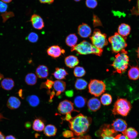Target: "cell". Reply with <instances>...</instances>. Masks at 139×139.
I'll list each match as a JSON object with an SVG mask.
<instances>
[{"instance_id": "obj_1", "label": "cell", "mask_w": 139, "mask_h": 139, "mask_svg": "<svg viewBox=\"0 0 139 139\" xmlns=\"http://www.w3.org/2000/svg\"><path fill=\"white\" fill-rule=\"evenodd\" d=\"M92 121L91 117L80 113L72 117L68 121L69 126L74 135L81 136L88 131Z\"/></svg>"}, {"instance_id": "obj_2", "label": "cell", "mask_w": 139, "mask_h": 139, "mask_svg": "<svg viewBox=\"0 0 139 139\" xmlns=\"http://www.w3.org/2000/svg\"><path fill=\"white\" fill-rule=\"evenodd\" d=\"M127 54V51L124 49L115 56L112 63L110 65L115 70L114 73H117L121 74L126 71L129 61Z\"/></svg>"}, {"instance_id": "obj_3", "label": "cell", "mask_w": 139, "mask_h": 139, "mask_svg": "<svg viewBox=\"0 0 139 139\" xmlns=\"http://www.w3.org/2000/svg\"><path fill=\"white\" fill-rule=\"evenodd\" d=\"M74 51L80 55L93 54L99 56L101 55L103 51L102 49L96 47L85 40L72 47L71 51Z\"/></svg>"}, {"instance_id": "obj_4", "label": "cell", "mask_w": 139, "mask_h": 139, "mask_svg": "<svg viewBox=\"0 0 139 139\" xmlns=\"http://www.w3.org/2000/svg\"><path fill=\"white\" fill-rule=\"evenodd\" d=\"M131 108L130 102L126 99H118L115 102L112 110L114 115H119L123 116L127 115Z\"/></svg>"}, {"instance_id": "obj_5", "label": "cell", "mask_w": 139, "mask_h": 139, "mask_svg": "<svg viewBox=\"0 0 139 139\" xmlns=\"http://www.w3.org/2000/svg\"><path fill=\"white\" fill-rule=\"evenodd\" d=\"M126 39L117 32L109 37L108 41L111 44L113 52L118 53L124 49L127 46Z\"/></svg>"}, {"instance_id": "obj_6", "label": "cell", "mask_w": 139, "mask_h": 139, "mask_svg": "<svg viewBox=\"0 0 139 139\" xmlns=\"http://www.w3.org/2000/svg\"><path fill=\"white\" fill-rule=\"evenodd\" d=\"M89 92L95 97H98L104 93L106 90V85L102 81L91 79L88 85Z\"/></svg>"}, {"instance_id": "obj_7", "label": "cell", "mask_w": 139, "mask_h": 139, "mask_svg": "<svg viewBox=\"0 0 139 139\" xmlns=\"http://www.w3.org/2000/svg\"><path fill=\"white\" fill-rule=\"evenodd\" d=\"M106 36V34L102 33L99 29H95L90 38L93 45L98 48L102 49L108 44Z\"/></svg>"}, {"instance_id": "obj_8", "label": "cell", "mask_w": 139, "mask_h": 139, "mask_svg": "<svg viewBox=\"0 0 139 139\" xmlns=\"http://www.w3.org/2000/svg\"><path fill=\"white\" fill-rule=\"evenodd\" d=\"M73 103L71 101L67 100L61 101L59 104L57 109L59 112L63 115L71 113L73 111L79 112L74 109Z\"/></svg>"}, {"instance_id": "obj_9", "label": "cell", "mask_w": 139, "mask_h": 139, "mask_svg": "<svg viewBox=\"0 0 139 139\" xmlns=\"http://www.w3.org/2000/svg\"><path fill=\"white\" fill-rule=\"evenodd\" d=\"M117 134L112 128L111 125L108 124H105L102 125L99 129L95 133V135L97 136H100L101 137L105 136H114Z\"/></svg>"}, {"instance_id": "obj_10", "label": "cell", "mask_w": 139, "mask_h": 139, "mask_svg": "<svg viewBox=\"0 0 139 139\" xmlns=\"http://www.w3.org/2000/svg\"><path fill=\"white\" fill-rule=\"evenodd\" d=\"M65 52V50L62 49L60 46L57 45H54L50 47L47 50L48 55L54 58L59 57L62 54Z\"/></svg>"}, {"instance_id": "obj_11", "label": "cell", "mask_w": 139, "mask_h": 139, "mask_svg": "<svg viewBox=\"0 0 139 139\" xmlns=\"http://www.w3.org/2000/svg\"><path fill=\"white\" fill-rule=\"evenodd\" d=\"M111 125L113 129L116 132L124 131L126 129L127 126L126 121L121 118H117L113 121Z\"/></svg>"}, {"instance_id": "obj_12", "label": "cell", "mask_w": 139, "mask_h": 139, "mask_svg": "<svg viewBox=\"0 0 139 139\" xmlns=\"http://www.w3.org/2000/svg\"><path fill=\"white\" fill-rule=\"evenodd\" d=\"M30 21L35 29L41 30L44 27V23L42 18L39 15L34 14L31 16Z\"/></svg>"}, {"instance_id": "obj_13", "label": "cell", "mask_w": 139, "mask_h": 139, "mask_svg": "<svg viewBox=\"0 0 139 139\" xmlns=\"http://www.w3.org/2000/svg\"><path fill=\"white\" fill-rule=\"evenodd\" d=\"M78 32L81 37L86 38L91 35V30L90 27L88 25L85 23H83L79 26Z\"/></svg>"}, {"instance_id": "obj_14", "label": "cell", "mask_w": 139, "mask_h": 139, "mask_svg": "<svg viewBox=\"0 0 139 139\" xmlns=\"http://www.w3.org/2000/svg\"><path fill=\"white\" fill-rule=\"evenodd\" d=\"M87 106L88 109L93 111H95L98 110L101 106L100 101L98 98H92L88 101Z\"/></svg>"}, {"instance_id": "obj_15", "label": "cell", "mask_w": 139, "mask_h": 139, "mask_svg": "<svg viewBox=\"0 0 139 139\" xmlns=\"http://www.w3.org/2000/svg\"><path fill=\"white\" fill-rule=\"evenodd\" d=\"M36 73L37 76L40 78H46L49 75L48 68L45 65H39L36 69Z\"/></svg>"}, {"instance_id": "obj_16", "label": "cell", "mask_w": 139, "mask_h": 139, "mask_svg": "<svg viewBox=\"0 0 139 139\" xmlns=\"http://www.w3.org/2000/svg\"><path fill=\"white\" fill-rule=\"evenodd\" d=\"M21 104V102L18 98L12 96L8 98L7 103V106L10 109H14L19 108Z\"/></svg>"}, {"instance_id": "obj_17", "label": "cell", "mask_w": 139, "mask_h": 139, "mask_svg": "<svg viewBox=\"0 0 139 139\" xmlns=\"http://www.w3.org/2000/svg\"><path fill=\"white\" fill-rule=\"evenodd\" d=\"M54 89L56 91V95H59L64 92L66 88V83L60 80H56L54 81L53 85Z\"/></svg>"}, {"instance_id": "obj_18", "label": "cell", "mask_w": 139, "mask_h": 139, "mask_svg": "<svg viewBox=\"0 0 139 139\" xmlns=\"http://www.w3.org/2000/svg\"><path fill=\"white\" fill-rule=\"evenodd\" d=\"M64 62L66 66L71 68H74L79 63V60L74 55H71L66 57Z\"/></svg>"}, {"instance_id": "obj_19", "label": "cell", "mask_w": 139, "mask_h": 139, "mask_svg": "<svg viewBox=\"0 0 139 139\" xmlns=\"http://www.w3.org/2000/svg\"><path fill=\"white\" fill-rule=\"evenodd\" d=\"M131 30V27L129 25L124 23H122L118 27V33L126 39V37L129 34Z\"/></svg>"}, {"instance_id": "obj_20", "label": "cell", "mask_w": 139, "mask_h": 139, "mask_svg": "<svg viewBox=\"0 0 139 139\" xmlns=\"http://www.w3.org/2000/svg\"><path fill=\"white\" fill-rule=\"evenodd\" d=\"M68 74L67 72L64 68L58 67L55 68V71L52 74L56 79L58 80L65 79Z\"/></svg>"}, {"instance_id": "obj_21", "label": "cell", "mask_w": 139, "mask_h": 139, "mask_svg": "<svg viewBox=\"0 0 139 139\" xmlns=\"http://www.w3.org/2000/svg\"><path fill=\"white\" fill-rule=\"evenodd\" d=\"M14 81L11 78H6L1 81V85L2 88L6 90H11L14 85Z\"/></svg>"}, {"instance_id": "obj_22", "label": "cell", "mask_w": 139, "mask_h": 139, "mask_svg": "<svg viewBox=\"0 0 139 139\" xmlns=\"http://www.w3.org/2000/svg\"><path fill=\"white\" fill-rule=\"evenodd\" d=\"M128 75L130 79H138L139 78V67L137 66H131L128 71Z\"/></svg>"}, {"instance_id": "obj_23", "label": "cell", "mask_w": 139, "mask_h": 139, "mask_svg": "<svg viewBox=\"0 0 139 139\" xmlns=\"http://www.w3.org/2000/svg\"><path fill=\"white\" fill-rule=\"evenodd\" d=\"M122 133L127 139H135L138 135L137 131L134 128L132 127L128 128Z\"/></svg>"}, {"instance_id": "obj_24", "label": "cell", "mask_w": 139, "mask_h": 139, "mask_svg": "<svg viewBox=\"0 0 139 139\" xmlns=\"http://www.w3.org/2000/svg\"><path fill=\"white\" fill-rule=\"evenodd\" d=\"M57 132V129L54 125L48 124L46 125L44 130V134L48 137L55 136Z\"/></svg>"}, {"instance_id": "obj_25", "label": "cell", "mask_w": 139, "mask_h": 139, "mask_svg": "<svg viewBox=\"0 0 139 139\" xmlns=\"http://www.w3.org/2000/svg\"><path fill=\"white\" fill-rule=\"evenodd\" d=\"M77 40V37L75 34H71L66 37L65 42L68 46L72 48L76 45Z\"/></svg>"}, {"instance_id": "obj_26", "label": "cell", "mask_w": 139, "mask_h": 139, "mask_svg": "<svg viewBox=\"0 0 139 139\" xmlns=\"http://www.w3.org/2000/svg\"><path fill=\"white\" fill-rule=\"evenodd\" d=\"M45 127L44 123L41 119L37 118L34 120L32 125V128L34 130L41 132L44 130Z\"/></svg>"}, {"instance_id": "obj_27", "label": "cell", "mask_w": 139, "mask_h": 139, "mask_svg": "<svg viewBox=\"0 0 139 139\" xmlns=\"http://www.w3.org/2000/svg\"><path fill=\"white\" fill-rule=\"evenodd\" d=\"M37 78L34 73H29L25 76V81L28 85H35L37 82Z\"/></svg>"}, {"instance_id": "obj_28", "label": "cell", "mask_w": 139, "mask_h": 139, "mask_svg": "<svg viewBox=\"0 0 139 139\" xmlns=\"http://www.w3.org/2000/svg\"><path fill=\"white\" fill-rule=\"evenodd\" d=\"M27 101L31 106L35 107L39 103L40 100L39 98L36 95H31L28 96L27 98Z\"/></svg>"}, {"instance_id": "obj_29", "label": "cell", "mask_w": 139, "mask_h": 139, "mask_svg": "<svg viewBox=\"0 0 139 139\" xmlns=\"http://www.w3.org/2000/svg\"><path fill=\"white\" fill-rule=\"evenodd\" d=\"M87 82L83 79H77L75 84V88L78 90H82L85 89L87 85Z\"/></svg>"}, {"instance_id": "obj_30", "label": "cell", "mask_w": 139, "mask_h": 139, "mask_svg": "<svg viewBox=\"0 0 139 139\" xmlns=\"http://www.w3.org/2000/svg\"><path fill=\"white\" fill-rule=\"evenodd\" d=\"M74 103L75 106L79 108H81L85 105L86 100L85 98L81 96L76 97L74 99Z\"/></svg>"}, {"instance_id": "obj_31", "label": "cell", "mask_w": 139, "mask_h": 139, "mask_svg": "<svg viewBox=\"0 0 139 139\" xmlns=\"http://www.w3.org/2000/svg\"><path fill=\"white\" fill-rule=\"evenodd\" d=\"M112 100L111 95L107 93L103 94L100 98L101 103L105 106H108L110 105L112 102Z\"/></svg>"}, {"instance_id": "obj_32", "label": "cell", "mask_w": 139, "mask_h": 139, "mask_svg": "<svg viewBox=\"0 0 139 139\" xmlns=\"http://www.w3.org/2000/svg\"><path fill=\"white\" fill-rule=\"evenodd\" d=\"M74 75L76 77H81L85 75L86 72L84 68L81 66L76 67L73 71Z\"/></svg>"}, {"instance_id": "obj_33", "label": "cell", "mask_w": 139, "mask_h": 139, "mask_svg": "<svg viewBox=\"0 0 139 139\" xmlns=\"http://www.w3.org/2000/svg\"><path fill=\"white\" fill-rule=\"evenodd\" d=\"M54 81L50 79H47L45 82L42 83L40 86V88H45L50 90L53 86Z\"/></svg>"}, {"instance_id": "obj_34", "label": "cell", "mask_w": 139, "mask_h": 139, "mask_svg": "<svg viewBox=\"0 0 139 139\" xmlns=\"http://www.w3.org/2000/svg\"><path fill=\"white\" fill-rule=\"evenodd\" d=\"M27 39L29 41L31 42H36L38 39V34L34 32H31L30 33L27 37Z\"/></svg>"}, {"instance_id": "obj_35", "label": "cell", "mask_w": 139, "mask_h": 139, "mask_svg": "<svg viewBox=\"0 0 139 139\" xmlns=\"http://www.w3.org/2000/svg\"><path fill=\"white\" fill-rule=\"evenodd\" d=\"M85 4L86 6L90 8H94L97 5V0H86Z\"/></svg>"}, {"instance_id": "obj_36", "label": "cell", "mask_w": 139, "mask_h": 139, "mask_svg": "<svg viewBox=\"0 0 139 139\" xmlns=\"http://www.w3.org/2000/svg\"><path fill=\"white\" fill-rule=\"evenodd\" d=\"M14 13L12 12H5L4 13L1 15V16L3 19V21L5 22L7 19L9 18L14 16Z\"/></svg>"}, {"instance_id": "obj_37", "label": "cell", "mask_w": 139, "mask_h": 139, "mask_svg": "<svg viewBox=\"0 0 139 139\" xmlns=\"http://www.w3.org/2000/svg\"><path fill=\"white\" fill-rule=\"evenodd\" d=\"M131 11L132 15H139V0H137L136 7H133Z\"/></svg>"}, {"instance_id": "obj_38", "label": "cell", "mask_w": 139, "mask_h": 139, "mask_svg": "<svg viewBox=\"0 0 139 139\" xmlns=\"http://www.w3.org/2000/svg\"><path fill=\"white\" fill-rule=\"evenodd\" d=\"M63 136L65 138H68L74 136V134L71 131L66 130L62 133Z\"/></svg>"}, {"instance_id": "obj_39", "label": "cell", "mask_w": 139, "mask_h": 139, "mask_svg": "<svg viewBox=\"0 0 139 139\" xmlns=\"http://www.w3.org/2000/svg\"><path fill=\"white\" fill-rule=\"evenodd\" d=\"M93 23L95 27L98 25H101V23L99 18L95 15H93Z\"/></svg>"}, {"instance_id": "obj_40", "label": "cell", "mask_w": 139, "mask_h": 139, "mask_svg": "<svg viewBox=\"0 0 139 139\" xmlns=\"http://www.w3.org/2000/svg\"><path fill=\"white\" fill-rule=\"evenodd\" d=\"M8 6L5 3L1 1H0V12H4L6 11Z\"/></svg>"}, {"instance_id": "obj_41", "label": "cell", "mask_w": 139, "mask_h": 139, "mask_svg": "<svg viewBox=\"0 0 139 139\" xmlns=\"http://www.w3.org/2000/svg\"><path fill=\"white\" fill-rule=\"evenodd\" d=\"M91 137L89 135H81L76 137H73L70 139H91Z\"/></svg>"}, {"instance_id": "obj_42", "label": "cell", "mask_w": 139, "mask_h": 139, "mask_svg": "<svg viewBox=\"0 0 139 139\" xmlns=\"http://www.w3.org/2000/svg\"><path fill=\"white\" fill-rule=\"evenodd\" d=\"M121 135V134H118L115 137L114 136H105L101 137V139H118Z\"/></svg>"}, {"instance_id": "obj_43", "label": "cell", "mask_w": 139, "mask_h": 139, "mask_svg": "<svg viewBox=\"0 0 139 139\" xmlns=\"http://www.w3.org/2000/svg\"><path fill=\"white\" fill-rule=\"evenodd\" d=\"M65 94L68 97H71L73 95V91L72 90H68L66 91Z\"/></svg>"}, {"instance_id": "obj_44", "label": "cell", "mask_w": 139, "mask_h": 139, "mask_svg": "<svg viewBox=\"0 0 139 139\" xmlns=\"http://www.w3.org/2000/svg\"><path fill=\"white\" fill-rule=\"evenodd\" d=\"M40 2L42 3H48L50 4L52 3L54 1L53 0H39Z\"/></svg>"}, {"instance_id": "obj_45", "label": "cell", "mask_w": 139, "mask_h": 139, "mask_svg": "<svg viewBox=\"0 0 139 139\" xmlns=\"http://www.w3.org/2000/svg\"><path fill=\"white\" fill-rule=\"evenodd\" d=\"M72 117L71 116V113H68L66 114L65 118L66 120L69 121L71 120Z\"/></svg>"}, {"instance_id": "obj_46", "label": "cell", "mask_w": 139, "mask_h": 139, "mask_svg": "<svg viewBox=\"0 0 139 139\" xmlns=\"http://www.w3.org/2000/svg\"><path fill=\"white\" fill-rule=\"evenodd\" d=\"M31 124L29 122H27L25 124V127L27 129L30 128L31 127Z\"/></svg>"}, {"instance_id": "obj_47", "label": "cell", "mask_w": 139, "mask_h": 139, "mask_svg": "<svg viewBox=\"0 0 139 139\" xmlns=\"http://www.w3.org/2000/svg\"><path fill=\"white\" fill-rule=\"evenodd\" d=\"M50 94V99H51L52 98L54 97L55 95V92L54 90H53L51 92H50L49 93Z\"/></svg>"}, {"instance_id": "obj_48", "label": "cell", "mask_w": 139, "mask_h": 139, "mask_svg": "<svg viewBox=\"0 0 139 139\" xmlns=\"http://www.w3.org/2000/svg\"><path fill=\"white\" fill-rule=\"evenodd\" d=\"M5 139H16L12 135H9L7 136L5 138Z\"/></svg>"}, {"instance_id": "obj_49", "label": "cell", "mask_w": 139, "mask_h": 139, "mask_svg": "<svg viewBox=\"0 0 139 139\" xmlns=\"http://www.w3.org/2000/svg\"><path fill=\"white\" fill-rule=\"evenodd\" d=\"M118 139H127L126 137L124 135H121Z\"/></svg>"}, {"instance_id": "obj_50", "label": "cell", "mask_w": 139, "mask_h": 139, "mask_svg": "<svg viewBox=\"0 0 139 139\" xmlns=\"http://www.w3.org/2000/svg\"><path fill=\"white\" fill-rule=\"evenodd\" d=\"M5 138L4 135L0 131V139H5Z\"/></svg>"}, {"instance_id": "obj_51", "label": "cell", "mask_w": 139, "mask_h": 139, "mask_svg": "<svg viewBox=\"0 0 139 139\" xmlns=\"http://www.w3.org/2000/svg\"><path fill=\"white\" fill-rule=\"evenodd\" d=\"M1 1L5 3H8L11 2L12 0H1Z\"/></svg>"}, {"instance_id": "obj_52", "label": "cell", "mask_w": 139, "mask_h": 139, "mask_svg": "<svg viewBox=\"0 0 139 139\" xmlns=\"http://www.w3.org/2000/svg\"><path fill=\"white\" fill-rule=\"evenodd\" d=\"M4 78V76L2 74L0 73V81H1L2 79Z\"/></svg>"}, {"instance_id": "obj_53", "label": "cell", "mask_w": 139, "mask_h": 139, "mask_svg": "<svg viewBox=\"0 0 139 139\" xmlns=\"http://www.w3.org/2000/svg\"><path fill=\"white\" fill-rule=\"evenodd\" d=\"M136 52L137 53V57L139 59V47L138 48L137 50H136Z\"/></svg>"}, {"instance_id": "obj_54", "label": "cell", "mask_w": 139, "mask_h": 139, "mask_svg": "<svg viewBox=\"0 0 139 139\" xmlns=\"http://www.w3.org/2000/svg\"><path fill=\"white\" fill-rule=\"evenodd\" d=\"M20 91H19V92H20V93H19V94H20V97H22V90H21Z\"/></svg>"}, {"instance_id": "obj_55", "label": "cell", "mask_w": 139, "mask_h": 139, "mask_svg": "<svg viewBox=\"0 0 139 139\" xmlns=\"http://www.w3.org/2000/svg\"><path fill=\"white\" fill-rule=\"evenodd\" d=\"M3 118H4L3 117V116L1 114H0V119H1Z\"/></svg>"}, {"instance_id": "obj_56", "label": "cell", "mask_w": 139, "mask_h": 139, "mask_svg": "<svg viewBox=\"0 0 139 139\" xmlns=\"http://www.w3.org/2000/svg\"><path fill=\"white\" fill-rule=\"evenodd\" d=\"M74 0L76 2H79L81 0Z\"/></svg>"}, {"instance_id": "obj_57", "label": "cell", "mask_w": 139, "mask_h": 139, "mask_svg": "<svg viewBox=\"0 0 139 139\" xmlns=\"http://www.w3.org/2000/svg\"><path fill=\"white\" fill-rule=\"evenodd\" d=\"M53 0L54 1V0Z\"/></svg>"}]
</instances>
